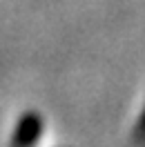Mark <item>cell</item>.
Here are the masks:
<instances>
[{"mask_svg":"<svg viewBox=\"0 0 145 147\" xmlns=\"http://www.w3.org/2000/svg\"><path fill=\"white\" fill-rule=\"evenodd\" d=\"M136 140L145 143V111H143V116H141V120H138V125H136Z\"/></svg>","mask_w":145,"mask_h":147,"instance_id":"obj_2","label":"cell"},{"mask_svg":"<svg viewBox=\"0 0 145 147\" xmlns=\"http://www.w3.org/2000/svg\"><path fill=\"white\" fill-rule=\"evenodd\" d=\"M43 131V120L38 114L29 111L20 118L18 127H16V134H14V147H34V143L38 140Z\"/></svg>","mask_w":145,"mask_h":147,"instance_id":"obj_1","label":"cell"}]
</instances>
